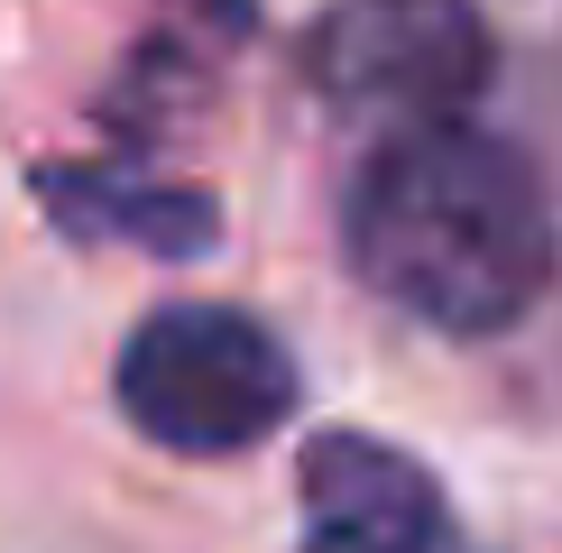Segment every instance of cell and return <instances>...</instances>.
I'll return each mask as SVG.
<instances>
[{
    "mask_svg": "<svg viewBox=\"0 0 562 553\" xmlns=\"http://www.w3.org/2000/svg\"><path fill=\"white\" fill-rule=\"evenodd\" d=\"M341 259L425 332H517L553 286V203L517 138L461 121H396L341 194Z\"/></svg>",
    "mask_w": 562,
    "mask_h": 553,
    "instance_id": "1",
    "label": "cell"
},
{
    "mask_svg": "<svg viewBox=\"0 0 562 553\" xmlns=\"http://www.w3.org/2000/svg\"><path fill=\"white\" fill-rule=\"evenodd\" d=\"M111 397L148 443L231 461L295 415V351L249 305H157L111 360Z\"/></svg>",
    "mask_w": 562,
    "mask_h": 553,
    "instance_id": "2",
    "label": "cell"
},
{
    "mask_svg": "<svg viewBox=\"0 0 562 553\" xmlns=\"http://www.w3.org/2000/svg\"><path fill=\"white\" fill-rule=\"evenodd\" d=\"M498 75L480 0H333L304 29V83L333 111L379 121H442L471 111Z\"/></svg>",
    "mask_w": 562,
    "mask_h": 553,
    "instance_id": "3",
    "label": "cell"
},
{
    "mask_svg": "<svg viewBox=\"0 0 562 553\" xmlns=\"http://www.w3.org/2000/svg\"><path fill=\"white\" fill-rule=\"evenodd\" d=\"M295 498H304L295 553H461L442 479L387 433L323 425L295 452Z\"/></svg>",
    "mask_w": 562,
    "mask_h": 553,
    "instance_id": "4",
    "label": "cell"
},
{
    "mask_svg": "<svg viewBox=\"0 0 562 553\" xmlns=\"http://www.w3.org/2000/svg\"><path fill=\"white\" fill-rule=\"evenodd\" d=\"M29 194L83 249H138V259H203V249H222V203L203 184L130 167V157H56V167H29Z\"/></svg>",
    "mask_w": 562,
    "mask_h": 553,
    "instance_id": "5",
    "label": "cell"
}]
</instances>
